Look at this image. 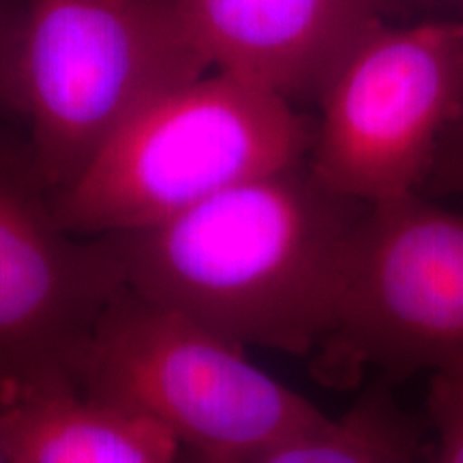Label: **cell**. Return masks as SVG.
<instances>
[{
	"label": "cell",
	"instance_id": "obj_4",
	"mask_svg": "<svg viewBox=\"0 0 463 463\" xmlns=\"http://www.w3.org/2000/svg\"><path fill=\"white\" fill-rule=\"evenodd\" d=\"M75 382L150 422L187 457L262 449L324 412L204 322L125 288L92 331Z\"/></svg>",
	"mask_w": 463,
	"mask_h": 463
},
{
	"label": "cell",
	"instance_id": "obj_13",
	"mask_svg": "<svg viewBox=\"0 0 463 463\" xmlns=\"http://www.w3.org/2000/svg\"><path fill=\"white\" fill-rule=\"evenodd\" d=\"M444 144L449 148V176L463 187V106L453 120V125L449 127L442 146Z\"/></svg>",
	"mask_w": 463,
	"mask_h": 463
},
{
	"label": "cell",
	"instance_id": "obj_2",
	"mask_svg": "<svg viewBox=\"0 0 463 463\" xmlns=\"http://www.w3.org/2000/svg\"><path fill=\"white\" fill-rule=\"evenodd\" d=\"M314 123L264 86L211 71L131 116L67 187L61 223L80 236L142 230L251 178L307 164Z\"/></svg>",
	"mask_w": 463,
	"mask_h": 463
},
{
	"label": "cell",
	"instance_id": "obj_3",
	"mask_svg": "<svg viewBox=\"0 0 463 463\" xmlns=\"http://www.w3.org/2000/svg\"><path fill=\"white\" fill-rule=\"evenodd\" d=\"M206 71L178 0H20L5 108L56 194L146 103Z\"/></svg>",
	"mask_w": 463,
	"mask_h": 463
},
{
	"label": "cell",
	"instance_id": "obj_14",
	"mask_svg": "<svg viewBox=\"0 0 463 463\" xmlns=\"http://www.w3.org/2000/svg\"><path fill=\"white\" fill-rule=\"evenodd\" d=\"M0 463H17L14 442H11V433L7 425V414H5L3 395H0Z\"/></svg>",
	"mask_w": 463,
	"mask_h": 463
},
{
	"label": "cell",
	"instance_id": "obj_12",
	"mask_svg": "<svg viewBox=\"0 0 463 463\" xmlns=\"http://www.w3.org/2000/svg\"><path fill=\"white\" fill-rule=\"evenodd\" d=\"M20 0H0V109L7 103L9 67L14 56Z\"/></svg>",
	"mask_w": 463,
	"mask_h": 463
},
{
	"label": "cell",
	"instance_id": "obj_5",
	"mask_svg": "<svg viewBox=\"0 0 463 463\" xmlns=\"http://www.w3.org/2000/svg\"><path fill=\"white\" fill-rule=\"evenodd\" d=\"M307 165L361 204L419 194L463 106V22L384 24L320 95Z\"/></svg>",
	"mask_w": 463,
	"mask_h": 463
},
{
	"label": "cell",
	"instance_id": "obj_6",
	"mask_svg": "<svg viewBox=\"0 0 463 463\" xmlns=\"http://www.w3.org/2000/svg\"><path fill=\"white\" fill-rule=\"evenodd\" d=\"M324 372L463 364V211L419 194L364 206Z\"/></svg>",
	"mask_w": 463,
	"mask_h": 463
},
{
	"label": "cell",
	"instance_id": "obj_10",
	"mask_svg": "<svg viewBox=\"0 0 463 463\" xmlns=\"http://www.w3.org/2000/svg\"><path fill=\"white\" fill-rule=\"evenodd\" d=\"M189 463H425L419 433L386 386L367 391L337 419L324 414L292 436L225 457Z\"/></svg>",
	"mask_w": 463,
	"mask_h": 463
},
{
	"label": "cell",
	"instance_id": "obj_11",
	"mask_svg": "<svg viewBox=\"0 0 463 463\" xmlns=\"http://www.w3.org/2000/svg\"><path fill=\"white\" fill-rule=\"evenodd\" d=\"M427 408L436 431L431 463H463V364L431 373Z\"/></svg>",
	"mask_w": 463,
	"mask_h": 463
},
{
	"label": "cell",
	"instance_id": "obj_7",
	"mask_svg": "<svg viewBox=\"0 0 463 463\" xmlns=\"http://www.w3.org/2000/svg\"><path fill=\"white\" fill-rule=\"evenodd\" d=\"M125 288L108 239L61 223L26 140L0 129V389L75 380L92 331Z\"/></svg>",
	"mask_w": 463,
	"mask_h": 463
},
{
	"label": "cell",
	"instance_id": "obj_9",
	"mask_svg": "<svg viewBox=\"0 0 463 463\" xmlns=\"http://www.w3.org/2000/svg\"><path fill=\"white\" fill-rule=\"evenodd\" d=\"M0 395L17 463H189L170 436L71 378L5 386Z\"/></svg>",
	"mask_w": 463,
	"mask_h": 463
},
{
	"label": "cell",
	"instance_id": "obj_1",
	"mask_svg": "<svg viewBox=\"0 0 463 463\" xmlns=\"http://www.w3.org/2000/svg\"><path fill=\"white\" fill-rule=\"evenodd\" d=\"M364 206L303 164L103 239L133 292L245 347L307 356L337 322Z\"/></svg>",
	"mask_w": 463,
	"mask_h": 463
},
{
	"label": "cell",
	"instance_id": "obj_8",
	"mask_svg": "<svg viewBox=\"0 0 463 463\" xmlns=\"http://www.w3.org/2000/svg\"><path fill=\"white\" fill-rule=\"evenodd\" d=\"M408 0H178L211 69L317 99L344 58Z\"/></svg>",
	"mask_w": 463,
	"mask_h": 463
}]
</instances>
